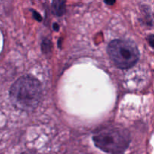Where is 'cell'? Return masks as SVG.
<instances>
[{
    "label": "cell",
    "mask_w": 154,
    "mask_h": 154,
    "mask_svg": "<svg viewBox=\"0 0 154 154\" xmlns=\"http://www.w3.org/2000/svg\"><path fill=\"white\" fill-rule=\"evenodd\" d=\"M12 104L23 111H32L38 106L42 98V87L38 79L26 75L18 79L11 87Z\"/></svg>",
    "instance_id": "6da1fadb"
},
{
    "label": "cell",
    "mask_w": 154,
    "mask_h": 154,
    "mask_svg": "<svg viewBox=\"0 0 154 154\" xmlns=\"http://www.w3.org/2000/svg\"><path fill=\"white\" fill-rule=\"evenodd\" d=\"M96 147L108 154H123L129 147L130 134L122 127H106L93 137Z\"/></svg>",
    "instance_id": "7a4b0ae2"
},
{
    "label": "cell",
    "mask_w": 154,
    "mask_h": 154,
    "mask_svg": "<svg viewBox=\"0 0 154 154\" xmlns=\"http://www.w3.org/2000/svg\"><path fill=\"white\" fill-rule=\"evenodd\" d=\"M108 53L115 65L120 69H128L138 62L139 50L135 42L125 39H115L110 42Z\"/></svg>",
    "instance_id": "3957f363"
},
{
    "label": "cell",
    "mask_w": 154,
    "mask_h": 154,
    "mask_svg": "<svg viewBox=\"0 0 154 154\" xmlns=\"http://www.w3.org/2000/svg\"><path fill=\"white\" fill-rule=\"evenodd\" d=\"M67 0H52V12L57 16H62L66 12V4Z\"/></svg>",
    "instance_id": "277c9868"
},
{
    "label": "cell",
    "mask_w": 154,
    "mask_h": 154,
    "mask_svg": "<svg viewBox=\"0 0 154 154\" xmlns=\"http://www.w3.org/2000/svg\"><path fill=\"white\" fill-rule=\"evenodd\" d=\"M42 48L44 52H48V51H50V50L51 49V42L49 40L43 41L42 45Z\"/></svg>",
    "instance_id": "5b68a950"
},
{
    "label": "cell",
    "mask_w": 154,
    "mask_h": 154,
    "mask_svg": "<svg viewBox=\"0 0 154 154\" xmlns=\"http://www.w3.org/2000/svg\"><path fill=\"white\" fill-rule=\"evenodd\" d=\"M147 41H148V43L150 44V46L154 48V35H150V36H148Z\"/></svg>",
    "instance_id": "8992f818"
},
{
    "label": "cell",
    "mask_w": 154,
    "mask_h": 154,
    "mask_svg": "<svg viewBox=\"0 0 154 154\" xmlns=\"http://www.w3.org/2000/svg\"><path fill=\"white\" fill-rule=\"evenodd\" d=\"M32 14H33V17H34V18L36 20V21H42V16H41L37 11H32Z\"/></svg>",
    "instance_id": "52a82bcc"
},
{
    "label": "cell",
    "mask_w": 154,
    "mask_h": 154,
    "mask_svg": "<svg viewBox=\"0 0 154 154\" xmlns=\"http://www.w3.org/2000/svg\"><path fill=\"white\" fill-rule=\"evenodd\" d=\"M104 2L108 5H114L116 3V0H104Z\"/></svg>",
    "instance_id": "ba28073f"
},
{
    "label": "cell",
    "mask_w": 154,
    "mask_h": 154,
    "mask_svg": "<svg viewBox=\"0 0 154 154\" xmlns=\"http://www.w3.org/2000/svg\"><path fill=\"white\" fill-rule=\"evenodd\" d=\"M22 154H39L38 152H35V151H33V150H28V151H26V152H23Z\"/></svg>",
    "instance_id": "9c48e42d"
},
{
    "label": "cell",
    "mask_w": 154,
    "mask_h": 154,
    "mask_svg": "<svg viewBox=\"0 0 154 154\" xmlns=\"http://www.w3.org/2000/svg\"><path fill=\"white\" fill-rule=\"evenodd\" d=\"M54 28L55 29V30H58L59 29V25L57 24H54Z\"/></svg>",
    "instance_id": "30bf717a"
}]
</instances>
